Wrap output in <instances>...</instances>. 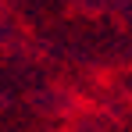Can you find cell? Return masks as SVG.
<instances>
[]
</instances>
